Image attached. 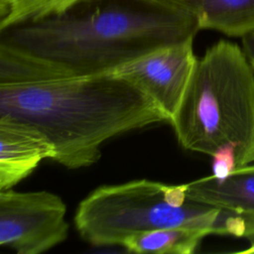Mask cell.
<instances>
[{
  "label": "cell",
  "instance_id": "1",
  "mask_svg": "<svg viewBox=\"0 0 254 254\" xmlns=\"http://www.w3.org/2000/svg\"><path fill=\"white\" fill-rule=\"evenodd\" d=\"M0 116L43 131L56 146L54 161L67 169L95 164L115 136L169 122L147 93L114 72L79 74L1 41Z\"/></svg>",
  "mask_w": 254,
  "mask_h": 254
},
{
  "label": "cell",
  "instance_id": "2",
  "mask_svg": "<svg viewBox=\"0 0 254 254\" xmlns=\"http://www.w3.org/2000/svg\"><path fill=\"white\" fill-rule=\"evenodd\" d=\"M79 7L4 30L1 42L73 72L96 74L199 31L193 18L138 0Z\"/></svg>",
  "mask_w": 254,
  "mask_h": 254
},
{
  "label": "cell",
  "instance_id": "3",
  "mask_svg": "<svg viewBox=\"0 0 254 254\" xmlns=\"http://www.w3.org/2000/svg\"><path fill=\"white\" fill-rule=\"evenodd\" d=\"M170 123L186 150L231 146L237 168L254 162V70L242 48L220 40L197 58Z\"/></svg>",
  "mask_w": 254,
  "mask_h": 254
},
{
  "label": "cell",
  "instance_id": "4",
  "mask_svg": "<svg viewBox=\"0 0 254 254\" xmlns=\"http://www.w3.org/2000/svg\"><path fill=\"white\" fill-rule=\"evenodd\" d=\"M166 186L146 179L100 186L79 202L75 228L82 239L94 246L121 245L133 234L178 226L236 235L239 221L234 210L190 197L182 206L172 205L166 196Z\"/></svg>",
  "mask_w": 254,
  "mask_h": 254
},
{
  "label": "cell",
  "instance_id": "5",
  "mask_svg": "<svg viewBox=\"0 0 254 254\" xmlns=\"http://www.w3.org/2000/svg\"><path fill=\"white\" fill-rule=\"evenodd\" d=\"M66 205L48 190H0V245L18 254H40L64 242Z\"/></svg>",
  "mask_w": 254,
  "mask_h": 254
},
{
  "label": "cell",
  "instance_id": "6",
  "mask_svg": "<svg viewBox=\"0 0 254 254\" xmlns=\"http://www.w3.org/2000/svg\"><path fill=\"white\" fill-rule=\"evenodd\" d=\"M193 39L159 48L111 72L132 81L147 93L170 122L181 103L197 60L193 52Z\"/></svg>",
  "mask_w": 254,
  "mask_h": 254
},
{
  "label": "cell",
  "instance_id": "7",
  "mask_svg": "<svg viewBox=\"0 0 254 254\" xmlns=\"http://www.w3.org/2000/svg\"><path fill=\"white\" fill-rule=\"evenodd\" d=\"M57 149L37 127L10 116H0V190L27 178L46 159L54 161Z\"/></svg>",
  "mask_w": 254,
  "mask_h": 254
},
{
  "label": "cell",
  "instance_id": "8",
  "mask_svg": "<svg viewBox=\"0 0 254 254\" xmlns=\"http://www.w3.org/2000/svg\"><path fill=\"white\" fill-rule=\"evenodd\" d=\"M193 18L199 30L242 38L254 30V0H138Z\"/></svg>",
  "mask_w": 254,
  "mask_h": 254
},
{
  "label": "cell",
  "instance_id": "9",
  "mask_svg": "<svg viewBox=\"0 0 254 254\" xmlns=\"http://www.w3.org/2000/svg\"><path fill=\"white\" fill-rule=\"evenodd\" d=\"M189 197L254 217V164L236 168L226 179L211 176L187 183Z\"/></svg>",
  "mask_w": 254,
  "mask_h": 254
},
{
  "label": "cell",
  "instance_id": "10",
  "mask_svg": "<svg viewBox=\"0 0 254 254\" xmlns=\"http://www.w3.org/2000/svg\"><path fill=\"white\" fill-rule=\"evenodd\" d=\"M209 233L201 228L178 226L139 232L122 243L126 251L153 254H191Z\"/></svg>",
  "mask_w": 254,
  "mask_h": 254
},
{
  "label": "cell",
  "instance_id": "11",
  "mask_svg": "<svg viewBox=\"0 0 254 254\" xmlns=\"http://www.w3.org/2000/svg\"><path fill=\"white\" fill-rule=\"evenodd\" d=\"M92 0H0V32L65 13Z\"/></svg>",
  "mask_w": 254,
  "mask_h": 254
},
{
  "label": "cell",
  "instance_id": "12",
  "mask_svg": "<svg viewBox=\"0 0 254 254\" xmlns=\"http://www.w3.org/2000/svg\"><path fill=\"white\" fill-rule=\"evenodd\" d=\"M212 177L222 181L226 179L236 168V152L231 146H226L218 149L212 156Z\"/></svg>",
  "mask_w": 254,
  "mask_h": 254
},
{
  "label": "cell",
  "instance_id": "13",
  "mask_svg": "<svg viewBox=\"0 0 254 254\" xmlns=\"http://www.w3.org/2000/svg\"><path fill=\"white\" fill-rule=\"evenodd\" d=\"M242 50L254 70V30L244 35L242 38Z\"/></svg>",
  "mask_w": 254,
  "mask_h": 254
},
{
  "label": "cell",
  "instance_id": "14",
  "mask_svg": "<svg viewBox=\"0 0 254 254\" xmlns=\"http://www.w3.org/2000/svg\"><path fill=\"white\" fill-rule=\"evenodd\" d=\"M247 239L249 240V246L245 250H242L240 252L244 254H254V234L248 237Z\"/></svg>",
  "mask_w": 254,
  "mask_h": 254
}]
</instances>
